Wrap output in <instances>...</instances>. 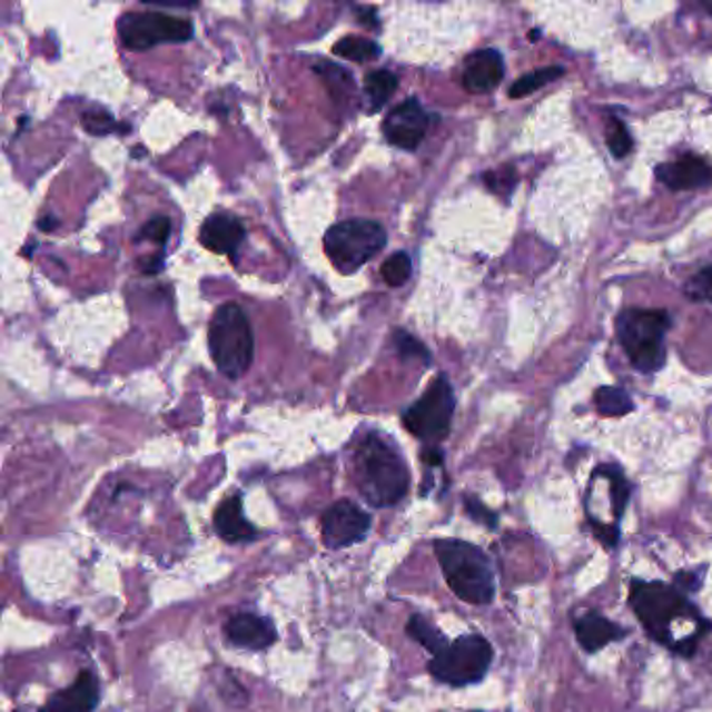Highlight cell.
Wrapping results in <instances>:
<instances>
[{"instance_id": "cell-1", "label": "cell", "mask_w": 712, "mask_h": 712, "mask_svg": "<svg viewBox=\"0 0 712 712\" xmlns=\"http://www.w3.org/2000/svg\"><path fill=\"white\" fill-rule=\"evenodd\" d=\"M354 478L362 497L374 508L395 506L409 490L406 459L378 433H370L357 443Z\"/></svg>"}, {"instance_id": "cell-2", "label": "cell", "mask_w": 712, "mask_h": 712, "mask_svg": "<svg viewBox=\"0 0 712 712\" xmlns=\"http://www.w3.org/2000/svg\"><path fill=\"white\" fill-rule=\"evenodd\" d=\"M433 547L449 590L462 602L475 606L492 604L495 578L492 562L481 547L462 540H437Z\"/></svg>"}, {"instance_id": "cell-3", "label": "cell", "mask_w": 712, "mask_h": 712, "mask_svg": "<svg viewBox=\"0 0 712 712\" xmlns=\"http://www.w3.org/2000/svg\"><path fill=\"white\" fill-rule=\"evenodd\" d=\"M629 604L644 625L650 637L659 644L669 645L675 650V637L671 633V625L678 619H692L695 623L702 621L694 604L683 595L679 587L659 583V581H631Z\"/></svg>"}, {"instance_id": "cell-4", "label": "cell", "mask_w": 712, "mask_h": 712, "mask_svg": "<svg viewBox=\"0 0 712 712\" xmlns=\"http://www.w3.org/2000/svg\"><path fill=\"white\" fill-rule=\"evenodd\" d=\"M209 354L228 378H240L254 364V330L243 307L224 304L209 323Z\"/></svg>"}, {"instance_id": "cell-5", "label": "cell", "mask_w": 712, "mask_h": 712, "mask_svg": "<svg viewBox=\"0 0 712 712\" xmlns=\"http://www.w3.org/2000/svg\"><path fill=\"white\" fill-rule=\"evenodd\" d=\"M669 328L671 316L664 309L631 307L616 318V337L640 373H656L664 366V335Z\"/></svg>"}, {"instance_id": "cell-6", "label": "cell", "mask_w": 712, "mask_h": 712, "mask_svg": "<svg viewBox=\"0 0 712 712\" xmlns=\"http://www.w3.org/2000/svg\"><path fill=\"white\" fill-rule=\"evenodd\" d=\"M387 245V230L374 220L339 221L328 228L324 237V251L339 271H357L380 254Z\"/></svg>"}, {"instance_id": "cell-7", "label": "cell", "mask_w": 712, "mask_h": 712, "mask_svg": "<svg viewBox=\"0 0 712 712\" xmlns=\"http://www.w3.org/2000/svg\"><path fill=\"white\" fill-rule=\"evenodd\" d=\"M493 661V647L483 635H462L447 645L433 661L428 673L452 688H464L478 683L487 675Z\"/></svg>"}, {"instance_id": "cell-8", "label": "cell", "mask_w": 712, "mask_h": 712, "mask_svg": "<svg viewBox=\"0 0 712 712\" xmlns=\"http://www.w3.org/2000/svg\"><path fill=\"white\" fill-rule=\"evenodd\" d=\"M456 409V395L445 376H437L412 406L404 412V426L426 443H439L449 435Z\"/></svg>"}, {"instance_id": "cell-9", "label": "cell", "mask_w": 712, "mask_h": 712, "mask_svg": "<svg viewBox=\"0 0 712 712\" xmlns=\"http://www.w3.org/2000/svg\"><path fill=\"white\" fill-rule=\"evenodd\" d=\"M192 21L161 11L126 13L118 21L121 44L130 51H149L159 44H178L192 38Z\"/></svg>"}, {"instance_id": "cell-10", "label": "cell", "mask_w": 712, "mask_h": 712, "mask_svg": "<svg viewBox=\"0 0 712 712\" xmlns=\"http://www.w3.org/2000/svg\"><path fill=\"white\" fill-rule=\"evenodd\" d=\"M373 525V516L352 500H339L324 510L320 535L326 547L343 550L362 542Z\"/></svg>"}, {"instance_id": "cell-11", "label": "cell", "mask_w": 712, "mask_h": 712, "mask_svg": "<svg viewBox=\"0 0 712 712\" xmlns=\"http://www.w3.org/2000/svg\"><path fill=\"white\" fill-rule=\"evenodd\" d=\"M431 123V116L424 111L423 102L416 97H409L402 105H397L383 123V132L387 142L404 149L414 151L421 147Z\"/></svg>"}, {"instance_id": "cell-12", "label": "cell", "mask_w": 712, "mask_h": 712, "mask_svg": "<svg viewBox=\"0 0 712 712\" xmlns=\"http://www.w3.org/2000/svg\"><path fill=\"white\" fill-rule=\"evenodd\" d=\"M656 176L662 185L673 190H694L712 187V166L698 155H683L675 161L661 164Z\"/></svg>"}, {"instance_id": "cell-13", "label": "cell", "mask_w": 712, "mask_h": 712, "mask_svg": "<svg viewBox=\"0 0 712 712\" xmlns=\"http://www.w3.org/2000/svg\"><path fill=\"white\" fill-rule=\"evenodd\" d=\"M224 633L230 644L245 650H266L276 642V629L270 619L249 614V612L235 614L226 623Z\"/></svg>"}, {"instance_id": "cell-14", "label": "cell", "mask_w": 712, "mask_h": 712, "mask_svg": "<svg viewBox=\"0 0 712 712\" xmlns=\"http://www.w3.org/2000/svg\"><path fill=\"white\" fill-rule=\"evenodd\" d=\"M502 80H504V59L495 49L473 52L466 59L464 71H462V86L468 92L473 95L492 92Z\"/></svg>"}, {"instance_id": "cell-15", "label": "cell", "mask_w": 712, "mask_h": 712, "mask_svg": "<svg viewBox=\"0 0 712 712\" xmlns=\"http://www.w3.org/2000/svg\"><path fill=\"white\" fill-rule=\"evenodd\" d=\"M99 681L90 671H80L76 681L52 694L38 712H92L99 704Z\"/></svg>"}, {"instance_id": "cell-16", "label": "cell", "mask_w": 712, "mask_h": 712, "mask_svg": "<svg viewBox=\"0 0 712 712\" xmlns=\"http://www.w3.org/2000/svg\"><path fill=\"white\" fill-rule=\"evenodd\" d=\"M245 237L247 230L243 221L230 214H211L199 230V240L205 249L218 255L235 254Z\"/></svg>"}, {"instance_id": "cell-17", "label": "cell", "mask_w": 712, "mask_h": 712, "mask_svg": "<svg viewBox=\"0 0 712 712\" xmlns=\"http://www.w3.org/2000/svg\"><path fill=\"white\" fill-rule=\"evenodd\" d=\"M214 526L221 540L228 543H251L259 537V531L243 512V497L238 493L226 497L216 508Z\"/></svg>"}, {"instance_id": "cell-18", "label": "cell", "mask_w": 712, "mask_h": 712, "mask_svg": "<svg viewBox=\"0 0 712 712\" xmlns=\"http://www.w3.org/2000/svg\"><path fill=\"white\" fill-rule=\"evenodd\" d=\"M575 635H577L578 644L583 650L597 652L612 642L623 640L627 633H625V629L619 627L606 616H602L597 612H587L575 621Z\"/></svg>"}, {"instance_id": "cell-19", "label": "cell", "mask_w": 712, "mask_h": 712, "mask_svg": "<svg viewBox=\"0 0 712 712\" xmlns=\"http://www.w3.org/2000/svg\"><path fill=\"white\" fill-rule=\"evenodd\" d=\"M397 85H399L397 76L387 69H376L366 76L364 88H366L373 113H376L385 102L389 101L397 90Z\"/></svg>"}, {"instance_id": "cell-20", "label": "cell", "mask_w": 712, "mask_h": 712, "mask_svg": "<svg viewBox=\"0 0 712 712\" xmlns=\"http://www.w3.org/2000/svg\"><path fill=\"white\" fill-rule=\"evenodd\" d=\"M333 52L354 63H368L380 57V47L364 36H345L333 47Z\"/></svg>"}, {"instance_id": "cell-21", "label": "cell", "mask_w": 712, "mask_h": 712, "mask_svg": "<svg viewBox=\"0 0 712 712\" xmlns=\"http://www.w3.org/2000/svg\"><path fill=\"white\" fill-rule=\"evenodd\" d=\"M407 635L414 640V642H418V644L426 647L433 656H437L439 652H443L449 642L445 640V635H443L439 629L435 627V625H431L426 619H424L423 614H414L409 621H407Z\"/></svg>"}, {"instance_id": "cell-22", "label": "cell", "mask_w": 712, "mask_h": 712, "mask_svg": "<svg viewBox=\"0 0 712 712\" xmlns=\"http://www.w3.org/2000/svg\"><path fill=\"white\" fill-rule=\"evenodd\" d=\"M594 404L602 416H611V418L627 416L629 412H633V402L627 390L621 387H600L594 393Z\"/></svg>"}, {"instance_id": "cell-23", "label": "cell", "mask_w": 712, "mask_h": 712, "mask_svg": "<svg viewBox=\"0 0 712 712\" xmlns=\"http://www.w3.org/2000/svg\"><path fill=\"white\" fill-rule=\"evenodd\" d=\"M560 76H564V68H560V66L535 69V71L523 76V78H518V80L512 85V88H510L508 95L512 99H521V97H526V95H533L535 90H540L543 86L558 80Z\"/></svg>"}, {"instance_id": "cell-24", "label": "cell", "mask_w": 712, "mask_h": 712, "mask_svg": "<svg viewBox=\"0 0 712 712\" xmlns=\"http://www.w3.org/2000/svg\"><path fill=\"white\" fill-rule=\"evenodd\" d=\"M594 476H606V478H609L614 516H616V521L623 518V514H625V508H627L629 504V495H631V485H629L625 475H623L616 466H606V464H604V466H600V468L595 471Z\"/></svg>"}, {"instance_id": "cell-25", "label": "cell", "mask_w": 712, "mask_h": 712, "mask_svg": "<svg viewBox=\"0 0 712 712\" xmlns=\"http://www.w3.org/2000/svg\"><path fill=\"white\" fill-rule=\"evenodd\" d=\"M82 126H85L86 132L92 136H107L111 132H128L130 128L128 126H119L118 121L113 119V116L105 109H88L82 113Z\"/></svg>"}, {"instance_id": "cell-26", "label": "cell", "mask_w": 712, "mask_h": 712, "mask_svg": "<svg viewBox=\"0 0 712 712\" xmlns=\"http://www.w3.org/2000/svg\"><path fill=\"white\" fill-rule=\"evenodd\" d=\"M380 274L389 287H404L412 276V259L404 251L390 255L380 266Z\"/></svg>"}, {"instance_id": "cell-27", "label": "cell", "mask_w": 712, "mask_h": 712, "mask_svg": "<svg viewBox=\"0 0 712 712\" xmlns=\"http://www.w3.org/2000/svg\"><path fill=\"white\" fill-rule=\"evenodd\" d=\"M609 149L614 157H627L633 149V138L629 135L627 126L621 119L611 118L609 121Z\"/></svg>"}, {"instance_id": "cell-28", "label": "cell", "mask_w": 712, "mask_h": 712, "mask_svg": "<svg viewBox=\"0 0 712 712\" xmlns=\"http://www.w3.org/2000/svg\"><path fill=\"white\" fill-rule=\"evenodd\" d=\"M483 180H485V185L490 190H493L495 195H500V197H504V199H508L510 195H512V190L516 187V170L514 168H502V170L490 171V174H485L483 176Z\"/></svg>"}, {"instance_id": "cell-29", "label": "cell", "mask_w": 712, "mask_h": 712, "mask_svg": "<svg viewBox=\"0 0 712 712\" xmlns=\"http://www.w3.org/2000/svg\"><path fill=\"white\" fill-rule=\"evenodd\" d=\"M171 220L168 216H155L151 220L147 221L136 240H151L157 245H166L170 240Z\"/></svg>"}, {"instance_id": "cell-30", "label": "cell", "mask_w": 712, "mask_h": 712, "mask_svg": "<svg viewBox=\"0 0 712 712\" xmlns=\"http://www.w3.org/2000/svg\"><path fill=\"white\" fill-rule=\"evenodd\" d=\"M395 340V347L399 352V356L414 357V359H423V362H431L428 356V349L424 347L423 343L418 339H414L406 330H395L393 335Z\"/></svg>"}, {"instance_id": "cell-31", "label": "cell", "mask_w": 712, "mask_h": 712, "mask_svg": "<svg viewBox=\"0 0 712 712\" xmlns=\"http://www.w3.org/2000/svg\"><path fill=\"white\" fill-rule=\"evenodd\" d=\"M464 508L468 512V516L476 521V523H481V525L490 526V528H495L497 526V514L493 512V510L487 508L481 500H476V497H471V495H466L464 497Z\"/></svg>"}, {"instance_id": "cell-32", "label": "cell", "mask_w": 712, "mask_h": 712, "mask_svg": "<svg viewBox=\"0 0 712 712\" xmlns=\"http://www.w3.org/2000/svg\"><path fill=\"white\" fill-rule=\"evenodd\" d=\"M688 293L694 299H704V301H711L712 304V266L695 274L694 278L690 280V285H688Z\"/></svg>"}, {"instance_id": "cell-33", "label": "cell", "mask_w": 712, "mask_h": 712, "mask_svg": "<svg viewBox=\"0 0 712 712\" xmlns=\"http://www.w3.org/2000/svg\"><path fill=\"white\" fill-rule=\"evenodd\" d=\"M590 523H592V531H594L595 537H597L600 542L604 543L606 547H616L619 537H621V531H619V526L602 525V523H600L597 518H590Z\"/></svg>"}, {"instance_id": "cell-34", "label": "cell", "mask_w": 712, "mask_h": 712, "mask_svg": "<svg viewBox=\"0 0 712 712\" xmlns=\"http://www.w3.org/2000/svg\"><path fill=\"white\" fill-rule=\"evenodd\" d=\"M702 578L698 577L695 573H679L675 575V585L679 590H685V592H695L700 587Z\"/></svg>"}, {"instance_id": "cell-35", "label": "cell", "mask_w": 712, "mask_h": 712, "mask_svg": "<svg viewBox=\"0 0 712 712\" xmlns=\"http://www.w3.org/2000/svg\"><path fill=\"white\" fill-rule=\"evenodd\" d=\"M138 266H140V270L145 271V274H159V271L164 270V257H161V255L142 257V259L138 261Z\"/></svg>"}, {"instance_id": "cell-36", "label": "cell", "mask_w": 712, "mask_h": 712, "mask_svg": "<svg viewBox=\"0 0 712 712\" xmlns=\"http://www.w3.org/2000/svg\"><path fill=\"white\" fill-rule=\"evenodd\" d=\"M424 462L431 466H439L442 464V452L439 449H426L423 454Z\"/></svg>"}, {"instance_id": "cell-37", "label": "cell", "mask_w": 712, "mask_h": 712, "mask_svg": "<svg viewBox=\"0 0 712 712\" xmlns=\"http://www.w3.org/2000/svg\"><path fill=\"white\" fill-rule=\"evenodd\" d=\"M57 226H59V221L55 220L52 216H47V218H42V220L38 221V228H40V230H47V233H49V230H55Z\"/></svg>"}, {"instance_id": "cell-38", "label": "cell", "mask_w": 712, "mask_h": 712, "mask_svg": "<svg viewBox=\"0 0 712 712\" xmlns=\"http://www.w3.org/2000/svg\"><path fill=\"white\" fill-rule=\"evenodd\" d=\"M475 712H478V711H475Z\"/></svg>"}]
</instances>
